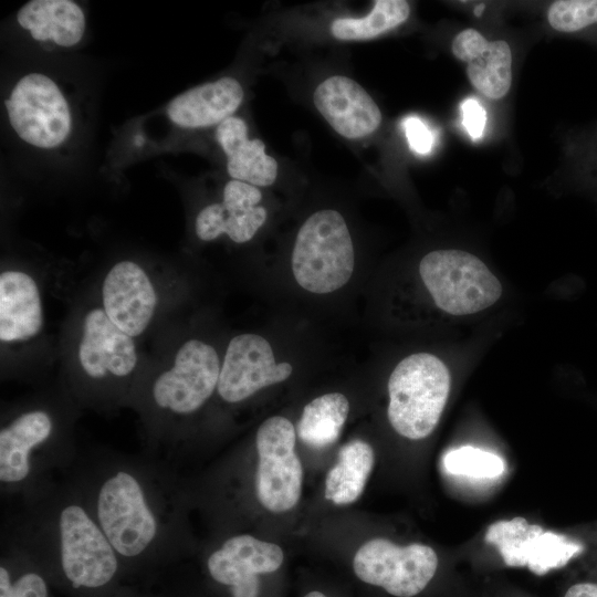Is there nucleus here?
I'll list each match as a JSON object with an SVG mask.
<instances>
[{"label": "nucleus", "instance_id": "nucleus-1", "mask_svg": "<svg viewBox=\"0 0 597 597\" xmlns=\"http://www.w3.org/2000/svg\"><path fill=\"white\" fill-rule=\"evenodd\" d=\"M450 387L449 368L437 355L419 352L402 358L387 384V417L392 429L410 440L430 436L442 416Z\"/></svg>", "mask_w": 597, "mask_h": 597}, {"label": "nucleus", "instance_id": "nucleus-2", "mask_svg": "<svg viewBox=\"0 0 597 597\" xmlns=\"http://www.w3.org/2000/svg\"><path fill=\"white\" fill-rule=\"evenodd\" d=\"M355 269L353 240L344 217L322 209L300 228L291 256L295 282L306 292L329 294L344 287Z\"/></svg>", "mask_w": 597, "mask_h": 597}, {"label": "nucleus", "instance_id": "nucleus-3", "mask_svg": "<svg viewBox=\"0 0 597 597\" xmlns=\"http://www.w3.org/2000/svg\"><path fill=\"white\" fill-rule=\"evenodd\" d=\"M419 276L436 306L450 315L480 313L502 296L498 276L476 255L458 249L427 253Z\"/></svg>", "mask_w": 597, "mask_h": 597}, {"label": "nucleus", "instance_id": "nucleus-4", "mask_svg": "<svg viewBox=\"0 0 597 597\" xmlns=\"http://www.w3.org/2000/svg\"><path fill=\"white\" fill-rule=\"evenodd\" d=\"M95 520L118 555L135 557L154 543L158 523L142 483L118 470L101 484Z\"/></svg>", "mask_w": 597, "mask_h": 597}, {"label": "nucleus", "instance_id": "nucleus-5", "mask_svg": "<svg viewBox=\"0 0 597 597\" xmlns=\"http://www.w3.org/2000/svg\"><path fill=\"white\" fill-rule=\"evenodd\" d=\"M295 443V427L283 416L268 418L256 431V496L273 513L290 511L301 496L303 468Z\"/></svg>", "mask_w": 597, "mask_h": 597}, {"label": "nucleus", "instance_id": "nucleus-6", "mask_svg": "<svg viewBox=\"0 0 597 597\" xmlns=\"http://www.w3.org/2000/svg\"><path fill=\"white\" fill-rule=\"evenodd\" d=\"M353 568L356 576L369 585L379 586L396 597H412L434 576L438 556L429 545L400 546L378 537L357 549Z\"/></svg>", "mask_w": 597, "mask_h": 597}, {"label": "nucleus", "instance_id": "nucleus-7", "mask_svg": "<svg viewBox=\"0 0 597 597\" xmlns=\"http://www.w3.org/2000/svg\"><path fill=\"white\" fill-rule=\"evenodd\" d=\"M4 103L11 127L25 143L53 148L67 138L72 125L69 104L46 75L21 77Z\"/></svg>", "mask_w": 597, "mask_h": 597}, {"label": "nucleus", "instance_id": "nucleus-8", "mask_svg": "<svg viewBox=\"0 0 597 597\" xmlns=\"http://www.w3.org/2000/svg\"><path fill=\"white\" fill-rule=\"evenodd\" d=\"M57 526L62 568L73 586L96 588L107 584L118 567L117 553L97 521L72 503L61 510Z\"/></svg>", "mask_w": 597, "mask_h": 597}, {"label": "nucleus", "instance_id": "nucleus-9", "mask_svg": "<svg viewBox=\"0 0 597 597\" xmlns=\"http://www.w3.org/2000/svg\"><path fill=\"white\" fill-rule=\"evenodd\" d=\"M221 363L217 350L200 339L178 349L174 365L154 383L156 405L177 415L197 411L218 387Z\"/></svg>", "mask_w": 597, "mask_h": 597}, {"label": "nucleus", "instance_id": "nucleus-10", "mask_svg": "<svg viewBox=\"0 0 597 597\" xmlns=\"http://www.w3.org/2000/svg\"><path fill=\"white\" fill-rule=\"evenodd\" d=\"M292 373L290 363L276 362L266 338L254 333H242L228 344L217 389L224 401L237 404L263 388L289 379Z\"/></svg>", "mask_w": 597, "mask_h": 597}, {"label": "nucleus", "instance_id": "nucleus-11", "mask_svg": "<svg viewBox=\"0 0 597 597\" xmlns=\"http://www.w3.org/2000/svg\"><path fill=\"white\" fill-rule=\"evenodd\" d=\"M486 543L494 545L509 566H527L533 573L543 575L564 566L582 546L567 537L544 531L523 517L502 520L491 524L485 533Z\"/></svg>", "mask_w": 597, "mask_h": 597}, {"label": "nucleus", "instance_id": "nucleus-12", "mask_svg": "<svg viewBox=\"0 0 597 597\" xmlns=\"http://www.w3.org/2000/svg\"><path fill=\"white\" fill-rule=\"evenodd\" d=\"M282 563L279 545L242 534L227 540L207 566L216 582L231 587L232 597H258V576L277 570Z\"/></svg>", "mask_w": 597, "mask_h": 597}, {"label": "nucleus", "instance_id": "nucleus-13", "mask_svg": "<svg viewBox=\"0 0 597 597\" xmlns=\"http://www.w3.org/2000/svg\"><path fill=\"white\" fill-rule=\"evenodd\" d=\"M102 300L108 318L132 337L147 328L157 305L150 279L133 261H121L108 271L102 286Z\"/></svg>", "mask_w": 597, "mask_h": 597}, {"label": "nucleus", "instance_id": "nucleus-14", "mask_svg": "<svg viewBox=\"0 0 597 597\" xmlns=\"http://www.w3.org/2000/svg\"><path fill=\"white\" fill-rule=\"evenodd\" d=\"M262 193L253 185L230 180L223 188L222 202L205 207L197 216L195 230L202 241L227 234L235 243L250 241L264 224L268 212L260 206Z\"/></svg>", "mask_w": 597, "mask_h": 597}, {"label": "nucleus", "instance_id": "nucleus-15", "mask_svg": "<svg viewBox=\"0 0 597 597\" xmlns=\"http://www.w3.org/2000/svg\"><path fill=\"white\" fill-rule=\"evenodd\" d=\"M137 358L133 337L119 329L103 308H93L85 315L78 362L87 376L94 379L128 376Z\"/></svg>", "mask_w": 597, "mask_h": 597}, {"label": "nucleus", "instance_id": "nucleus-16", "mask_svg": "<svg viewBox=\"0 0 597 597\" xmlns=\"http://www.w3.org/2000/svg\"><path fill=\"white\" fill-rule=\"evenodd\" d=\"M314 104L332 128L345 138L373 134L381 123V113L371 96L354 80L333 75L314 92Z\"/></svg>", "mask_w": 597, "mask_h": 597}, {"label": "nucleus", "instance_id": "nucleus-17", "mask_svg": "<svg viewBox=\"0 0 597 597\" xmlns=\"http://www.w3.org/2000/svg\"><path fill=\"white\" fill-rule=\"evenodd\" d=\"M453 55L467 63L472 86L491 100L506 95L512 83V53L507 42L489 41L479 31L465 29L451 44Z\"/></svg>", "mask_w": 597, "mask_h": 597}, {"label": "nucleus", "instance_id": "nucleus-18", "mask_svg": "<svg viewBox=\"0 0 597 597\" xmlns=\"http://www.w3.org/2000/svg\"><path fill=\"white\" fill-rule=\"evenodd\" d=\"M241 84L224 76L190 88L169 102L167 115L177 126L202 128L219 125L232 116L243 100Z\"/></svg>", "mask_w": 597, "mask_h": 597}, {"label": "nucleus", "instance_id": "nucleus-19", "mask_svg": "<svg viewBox=\"0 0 597 597\" xmlns=\"http://www.w3.org/2000/svg\"><path fill=\"white\" fill-rule=\"evenodd\" d=\"M43 313L39 287L22 271L0 275V339L12 343L28 341L42 328Z\"/></svg>", "mask_w": 597, "mask_h": 597}, {"label": "nucleus", "instance_id": "nucleus-20", "mask_svg": "<svg viewBox=\"0 0 597 597\" xmlns=\"http://www.w3.org/2000/svg\"><path fill=\"white\" fill-rule=\"evenodd\" d=\"M216 139L227 156V170L233 180L255 187H266L275 181L276 160L266 155L261 139L248 138L243 119L235 116L224 119L217 126Z\"/></svg>", "mask_w": 597, "mask_h": 597}, {"label": "nucleus", "instance_id": "nucleus-21", "mask_svg": "<svg viewBox=\"0 0 597 597\" xmlns=\"http://www.w3.org/2000/svg\"><path fill=\"white\" fill-rule=\"evenodd\" d=\"M52 419L43 410L24 412L0 431V481L18 484L31 471L32 451L49 439Z\"/></svg>", "mask_w": 597, "mask_h": 597}, {"label": "nucleus", "instance_id": "nucleus-22", "mask_svg": "<svg viewBox=\"0 0 597 597\" xmlns=\"http://www.w3.org/2000/svg\"><path fill=\"white\" fill-rule=\"evenodd\" d=\"M18 23L36 41L73 46L85 31V15L71 0H32L17 14Z\"/></svg>", "mask_w": 597, "mask_h": 597}, {"label": "nucleus", "instance_id": "nucleus-23", "mask_svg": "<svg viewBox=\"0 0 597 597\" xmlns=\"http://www.w3.org/2000/svg\"><path fill=\"white\" fill-rule=\"evenodd\" d=\"M374 463L375 453L367 442L353 440L344 444L326 474L325 499L336 505L354 503L362 495Z\"/></svg>", "mask_w": 597, "mask_h": 597}, {"label": "nucleus", "instance_id": "nucleus-24", "mask_svg": "<svg viewBox=\"0 0 597 597\" xmlns=\"http://www.w3.org/2000/svg\"><path fill=\"white\" fill-rule=\"evenodd\" d=\"M348 413L349 401L345 395H321L304 407L297 422V436L311 447L329 446L338 439Z\"/></svg>", "mask_w": 597, "mask_h": 597}, {"label": "nucleus", "instance_id": "nucleus-25", "mask_svg": "<svg viewBox=\"0 0 597 597\" xmlns=\"http://www.w3.org/2000/svg\"><path fill=\"white\" fill-rule=\"evenodd\" d=\"M410 13L405 0H377L364 18H339L332 22V34L343 41L369 40L404 23Z\"/></svg>", "mask_w": 597, "mask_h": 597}, {"label": "nucleus", "instance_id": "nucleus-26", "mask_svg": "<svg viewBox=\"0 0 597 597\" xmlns=\"http://www.w3.org/2000/svg\"><path fill=\"white\" fill-rule=\"evenodd\" d=\"M443 465L449 473L475 478H496L505 471L502 458L473 447L449 451L443 457Z\"/></svg>", "mask_w": 597, "mask_h": 597}, {"label": "nucleus", "instance_id": "nucleus-27", "mask_svg": "<svg viewBox=\"0 0 597 597\" xmlns=\"http://www.w3.org/2000/svg\"><path fill=\"white\" fill-rule=\"evenodd\" d=\"M0 597H48L46 583L35 573H27L11 582L8 569L1 566Z\"/></svg>", "mask_w": 597, "mask_h": 597}, {"label": "nucleus", "instance_id": "nucleus-28", "mask_svg": "<svg viewBox=\"0 0 597 597\" xmlns=\"http://www.w3.org/2000/svg\"><path fill=\"white\" fill-rule=\"evenodd\" d=\"M402 126L411 150L419 155H427L432 150L434 135L425 122L410 116L405 118Z\"/></svg>", "mask_w": 597, "mask_h": 597}, {"label": "nucleus", "instance_id": "nucleus-29", "mask_svg": "<svg viewBox=\"0 0 597 597\" xmlns=\"http://www.w3.org/2000/svg\"><path fill=\"white\" fill-rule=\"evenodd\" d=\"M462 125L472 140L483 136L486 124V112L480 102L473 97L465 98L461 105Z\"/></svg>", "mask_w": 597, "mask_h": 597}, {"label": "nucleus", "instance_id": "nucleus-30", "mask_svg": "<svg viewBox=\"0 0 597 597\" xmlns=\"http://www.w3.org/2000/svg\"><path fill=\"white\" fill-rule=\"evenodd\" d=\"M564 597H597V584H575L568 588Z\"/></svg>", "mask_w": 597, "mask_h": 597}, {"label": "nucleus", "instance_id": "nucleus-31", "mask_svg": "<svg viewBox=\"0 0 597 597\" xmlns=\"http://www.w3.org/2000/svg\"><path fill=\"white\" fill-rule=\"evenodd\" d=\"M304 597H327V596H325L321 591H311V593L306 594Z\"/></svg>", "mask_w": 597, "mask_h": 597}, {"label": "nucleus", "instance_id": "nucleus-32", "mask_svg": "<svg viewBox=\"0 0 597 597\" xmlns=\"http://www.w3.org/2000/svg\"><path fill=\"white\" fill-rule=\"evenodd\" d=\"M136 137H137V138H136V143H137L138 145H140V144L143 143V137H142V136H136Z\"/></svg>", "mask_w": 597, "mask_h": 597}]
</instances>
